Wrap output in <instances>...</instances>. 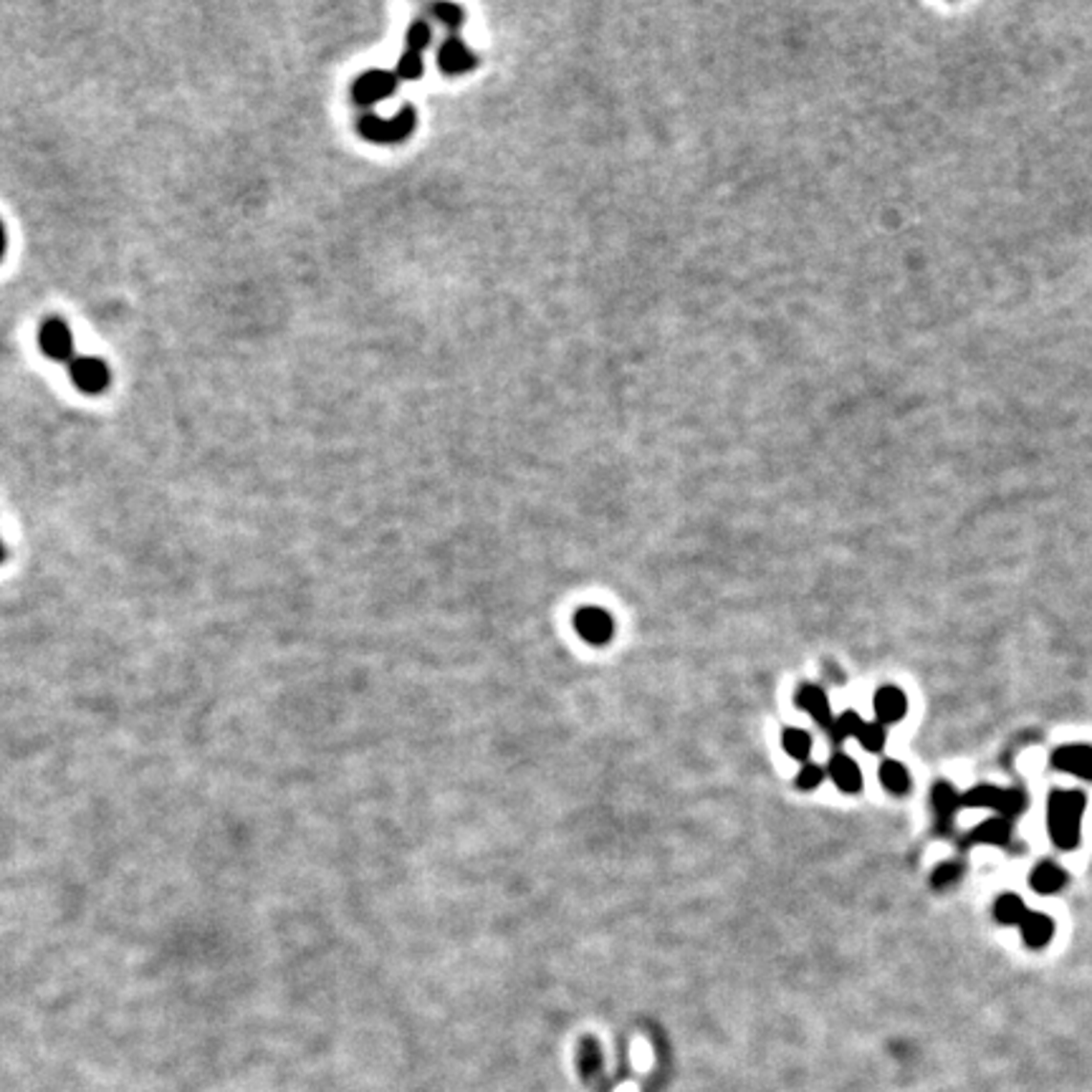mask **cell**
<instances>
[{"mask_svg": "<svg viewBox=\"0 0 1092 1092\" xmlns=\"http://www.w3.org/2000/svg\"><path fill=\"white\" fill-rule=\"evenodd\" d=\"M1085 794L1082 791H1055L1047 804V825L1050 837L1062 850H1072L1080 842V822L1085 814Z\"/></svg>", "mask_w": 1092, "mask_h": 1092, "instance_id": "6da1fadb", "label": "cell"}, {"mask_svg": "<svg viewBox=\"0 0 1092 1092\" xmlns=\"http://www.w3.org/2000/svg\"><path fill=\"white\" fill-rule=\"evenodd\" d=\"M397 84H400V78L395 77V71L372 69L354 81L352 97L360 106H372L377 101L390 100L397 92Z\"/></svg>", "mask_w": 1092, "mask_h": 1092, "instance_id": "7a4b0ae2", "label": "cell"}, {"mask_svg": "<svg viewBox=\"0 0 1092 1092\" xmlns=\"http://www.w3.org/2000/svg\"><path fill=\"white\" fill-rule=\"evenodd\" d=\"M71 380L77 385L84 395H101L109 382H112V372L106 367L104 360L100 357H77L69 365Z\"/></svg>", "mask_w": 1092, "mask_h": 1092, "instance_id": "3957f363", "label": "cell"}, {"mask_svg": "<svg viewBox=\"0 0 1092 1092\" xmlns=\"http://www.w3.org/2000/svg\"><path fill=\"white\" fill-rule=\"evenodd\" d=\"M38 346L49 360L56 362H69L71 352H74V337L64 319L49 317L38 329Z\"/></svg>", "mask_w": 1092, "mask_h": 1092, "instance_id": "277c9868", "label": "cell"}, {"mask_svg": "<svg viewBox=\"0 0 1092 1092\" xmlns=\"http://www.w3.org/2000/svg\"><path fill=\"white\" fill-rule=\"evenodd\" d=\"M574 628H577L579 637L590 645H605V642L613 640L614 620L613 614L602 607H585L574 617Z\"/></svg>", "mask_w": 1092, "mask_h": 1092, "instance_id": "5b68a950", "label": "cell"}, {"mask_svg": "<svg viewBox=\"0 0 1092 1092\" xmlns=\"http://www.w3.org/2000/svg\"><path fill=\"white\" fill-rule=\"evenodd\" d=\"M476 64H479V58H476V54L460 41L458 35L445 38L443 46L437 49V66H440V71H445L448 77H460L465 71L476 69Z\"/></svg>", "mask_w": 1092, "mask_h": 1092, "instance_id": "8992f818", "label": "cell"}, {"mask_svg": "<svg viewBox=\"0 0 1092 1092\" xmlns=\"http://www.w3.org/2000/svg\"><path fill=\"white\" fill-rule=\"evenodd\" d=\"M1052 764L1064 771V774H1075L1080 779H1092V747L1085 744H1075V747H1062L1055 751Z\"/></svg>", "mask_w": 1092, "mask_h": 1092, "instance_id": "52a82bcc", "label": "cell"}, {"mask_svg": "<svg viewBox=\"0 0 1092 1092\" xmlns=\"http://www.w3.org/2000/svg\"><path fill=\"white\" fill-rule=\"evenodd\" d=\"M796 703H799V708H802V711L810 713L812 719L817 721L819 726L830 731L832 724H835V716H832L830 701H827L825 691H822L819 685H802V688H799V693H796Z\"/></svg>", "mask_w": 1092, "mask_h": 1092, "instance_id": "ba28073f", "label": "cell"}, {"mask_svg": "<svg viewBox=\"0 0 1092 1092\" xmlns=\"http://www.w3.org/2000/svg\"><path fill=\"white\" fill-rule=\"evenodd\" d=\"M905 711H908V701H905L901 688L885 685L875 693V713H878L880 724H898L905 716Z\"/></svg>", "mask_w": 1092, "mask_h": 1092, "instance_id": "9c48e42d", "label": "cell"}, {"mask_svg": "<svg viewBox=\"0 0 1092 1092\" xmlns=\"http://www.w3.org/2000/svg\"><path fill=\"white\" fill-rule=\"evenodd\" d=\"M830 776H832V782L837 784L842 791H847V794H858V791H860V787H862L860 767H858V764H855L850 756H845V754L832 756Z\"/></svg>", "mask_w": 1092, "mask_h": 1092, "instance_id": "30bf717a", "label": "cell"}, {"mask_svg": "<svg viewBox=\"0 0 1092 1092\" xmlns=\"http://www.w3.org/2000/svg\"><path fill=\"white\" fill-rule=\"evenodd\" d=\"M1019 925H1022L1024 944L1032 946V948H1042V946L1050 944L1052 936H1055V924H1052V918L1044 916V913H1027Z\"/></svg>", "mask_w": 1092, "mask_h": 1092, "instance_id": "8fae6325", "label": "cell"}, {"mask_svg": "<svg viewBox=\"0 0 1092 1092\" xmlns=\"http://www.w3.org/2000/svg\"><path fill=\"white\" fill-rule=\"evenodd\" d=\"M1064 882H1067V875H1064L1062 867L1055 865V862H1042V865L1032 873V878H1029V885H1032L1039 895L1059 893V890L1064 888Z\"/></svg>", "mask_w": 1092, "mask_h": 1092, "instance_id": "7c38bea8", "label": "cell"}, {"mask_svg": "<svg viewBox=\"0 0 1092 1092\" xmlns=\"http://www.w3.org/2000/svg\"><path fill=\"white\" fill-rule=\"evenodd\" d=\"M1009 835H1012V825H1009V819L1004 817H993V819H987V822H981L976 830L971 832V842H987V845H1004L1009 839Z\"/></svg>", "mask_w": 1092, "mask_h": 1092, "instance_id": "4fadbf2b", "label": "cell"}, {"mask_svg": "<svg viewBox=\"0 0 1092 1092\" xmlns=\"http://www.w3.org/2000/svg\"><path fill=\"white\" fill-rule=\"evenodd\" d=\"M415 127H417V112L410 104H405L402 109H397V114H392L388 120L390 145H400V142H405L410 134L415 132Z\"/></svg>", "mask_w": 1092, "mask_h": 1092, "instance_id": "5bb4252c", "label": "cell"}, {"mask_svg": "<svg viewBox=\"0 0 1092 1092\" xmlns=\"http://www.w3.org/2000/svg\"><path fill=\"white\" fill-rule=\"evenodd\" d=\"M880 782L890 794H905L910 790L908 769L903 767L901 762H882Z\"/></svg>", "mask_w": 1092, "mask_h": 1092, "instance_id": "9a60e30c", "label": "cell"}, {"mask_svg": "<svg viewBox=\"0 0 1092 1092\" xmlns=\"http://www.w3.org/2000/svg\"><path fill=\"white\" fill-rule=\"evenodd\" d=\"M993 913H996V918H999L1001 924H1022L1024 916H1027L1029 910L1027 905H1024V901L1019 898V895H1001L999 901H996V905H993Z\"/></svg>", "mask_w": 1092, "mask_h": 1092, "instance_id": "2e32d148", "label": "cell"}, {"mask_svg": "<svg viewBox=\"0 0 1092 1092\" xmlns=\"http://www.w3.org/2000/svg\"><path fill=\"white\" fill-rule=\"evenodd\" d=\"M782 744L784 751H787L791 759H796V762H807V759H810L812 736L807 731H802V728H787L782 736Z\"/></svg>", "mask_w": 1092, "mask_h": 1092, "instance_id": "e0dca14e", "label": "cell"}, {"mask_svg": "<svg viewBox=\"0 0 1092 1092\" xmlns=\"http://www.w3.org/2000/svg\"><path fill=\"white\" fill-rule=\"evenodd\" d=\"M930 799H933V807H936L938 817L944 819V822L946 819H951L953 812L961 807V796L956 794V790H953L951 784L946 782L936 784V790H933V796H930Z\"/></svg>", "mask_w": 1092, "mask_h": 1092, "instance_id": "ac0fdd59", "label": "cell"}, {"mask_svg": "<svg viewBox=\"0 0 1092 1092\" xmlns=\"http://www.w3.org/2000/svg\"><path fill=\"white\" fill-rule=\"evenodd\" d=\"M357 129H360L362 137L372 142V145H390L388 120H382L377 114H362L360 122H357Z\"/></svg>", "mask_w": 1092, "mask_h": 1092, "instance_id": "d6986e66", "label": "cell"}, {"mask_svg": "<svg viewBox=\"0 0 1092 1092\" xmlns=\"http://www.w3.org/2000/svg\"><path fill=\"white\" fill-rule=\"evenodd\" d=\"M425 71V61H423V54H415V51H402L400 61H397V71L395 77L400 78V81H415V78L423 77Z\"/></svg>", "mask_w": 1092, "mask_h": 1092, "instance_id": "ffe728a7", "label": "cell"}, {"mask_svg": "<svg viewBox=\"0 0 1092 1092\" xmlns=\"http://www.w3.org/2000/svg\"><path fill=\"white\" fill-rule=\"evenodd\" d=\"M1024 804H1027V799H1024V794L1019 790H999V799L993 804V810H999L1001 817L1009 819L1022 814Z\"/></svg>", "mask_w": 1092, "mask_h": 1092, "instance_id": "44dd1931", "label": "cell"}, {"mask_svg": "<svg viewBox=\"0 0 1092 1092\" xmlns=\"http://www.w3.org/2000/svg\"><path fill=\"white\" fill-rule=\"evenodd\" d=\"M865 726V721L858 716V713H842L839 719H835V724H832L830 733L835 736V741H845L850 739V736H855L858 739V733H860V728Z\"/></svg>", "mask_w": 1092, "mask_h": 1092, "instance_id": "7402d4cb", "label": "cell"}, {"mask_svg": "<svg viewBox=\"0 0 1092 1092\" xmlns=\"http://www.w3.org/2000/svg\"><path fill=\"white\" fill-rule=\"evenodd\" d=\"M431 43L433 29L425 21H415L408 29V33H405V46H408V51H415V54H423Z\"/></svg>", "mask_w": 1092, "mask_h": 1092, "instance_id": "603a6c76", "label": "cell"}, {"mask_svg": "<svg viewBox=\"0 0 1092 1092\" xmlns=\"http://www.w3.org/2000/svg\"><path fill=\"white\" fill-rule=\"evenodd\" d=\"M996 799H999V787L981 784V787H973L969 794L961 796V804H971V807H992L993 810Z\"/></svg>", "mask_w": 1092, "mask_h": 1092, "instance_id": "cb8c5ba5", "label": "cell"}, {"mask_svg": "<svg viewBox=\"0 0 1092 1092\" xmlns=\"http://www.w3.org/2000/svg\"><path fill=\"white\" fill-rule=\"evenodd\" d=\"M858 741L862 744V748L878 754L885 747V728H882V724H865L860 728V733H858Z\"/></svg>", "mask_w": 1092, "mask_h": 1092, "instance_id": "d4e9b609", "label": "cell"}, {"mask_svg": "<svg viewBox=\"0 0 1092 1092\" xmlns=\"http://www.w3.org/2000/svg\"><path fill=\"white\" fill-rule=\"evenodd\" d=\"M433 13H435V18H437V21H440V23H443L445 29H451V31L460 29V26H463V23H465L463 8H460V6H451V3H445V6H435V8H433Z\"/></svg>", "mask_w": 1092, "mask_h": 1092, "instance_id": "484cf974", "label": "cell"}, {"mask_svg": "<svg viewBox=\"0 0 1092 1092\" xmlns=\"http://www.w3.org/2000/svg\"><path fill=\"white\" fill-rule=\"evenodd\" d=\"M959 878H961L959 862H944V865H938L936 870H933L930 882H933V888H948V885L959 880Z\"/></svg>", "mask_w": 1092, "mask_h": 1092, "instance_id": "4316f807", "label": "cell"}, {"mask_svg": "<svg viewBox=\"0 0 1092 1092\" xmlns=\"http://www.w3.org/2000/svg\"><path fill=\"white\" fill-rule=\"evenodd\" d=\"M822 779H825V771H822V767H817V764L807 762L802 769H799V776H796V784L802 787V790H817L819 784H822Z\"/></svg>", "mask_w": 1092, "mask_h": 1092, "instance_id": "83f0119b", "label": "cell"}, {"mask_svg": "<svg viewBox=\"0 0 1092 1092\" xmlns=\"http://www.w3.org/2000/svg\"><path fill=\"white\" fill-rule=\"evenodd\" d=\"M635 1067L645 1072L650 1067V1047L645 1050V1044H637V1055H635Z\"/></svg>", "mask_w": 1092, "mask_h": 1092, "instance_id": "f1b7e54d", "label": "cell"}, {"mask_svg": "<svg viewBox=\"0 0 1092 1092\" xmlns=\"http://www.w3.org/2000/svg\"><path fill=\"white\" fill-rule=\"evenodd\" d=\"M6 248H8L6 226H3V220H0V261H3V256H6Z\"/></svg>", "mask_w": 1092, "mask_h": 1092, "instance_id": "f546056e", "label": "cell"}, {"mask_svg": "<svg viewBox=\"0 0 1092 1092\" xmlns=\"http://www.w3.org/2000/svg\"><path fill=\"white\" fill-rule=\"evenodd\" d=\"M614 1092H640V1087L635 1085V1082H622V1085L614 1087Z\"/></svg>", "mask_w": 1092, "mask_h": 1092, "instance_id": "4dcf8cb0", "label": "cell"}]
</instances>
